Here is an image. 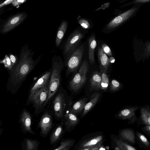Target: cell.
<instances>
[{"label":"cell","instance_id":"cell-1","mask_svg":"<svg viewBox=\"0 0 150 150\" xmlns=\"http://www.w3.org/2000/svg\"><path fill=\"white\" fill-rule=\"evenodd\" d=\"M34 52L29 48L28 45L22 47L17 64L9 71L7 88L11 93L14 94L17 91L26 77L40 61L41 55L34 60Z\"/></svg>","mask_w":150,"mask_h":150},{"label":"cell","instance_id":"cell-2","mask_svg":"<svg viewBox=\"0 0 150 150\" xmlns=\"http://www.w3.org/2000/svg\"><path fill=\"white\" fill-rule=\"evenodd\" d=\"M52 62V72L49 84V92L46 105L58 90L63 68L62 60L59 56L53 57Z\"/></svg>","mask_w":150,"mask_h":150},{"label":"cell","instance_id":"cell-3","mask_svg":"<svg viewBox=\"0 0 150 150\" xmlns=\"http://www.w3.org/2000/svg\"><path fill=\"white\" fill-rule=\"evenodd\" d=\"M49 81L45 85L33 93L30 94L27 104H31L34 108V113L38 115L46 105L49 92Z\"/></svg>","mask_w":150,"mask_h":150},{"label":"cell","instance_id":"cell-4","mask_svg":"<svg viewBox=\"0 0 150 150\" xmlns=\"http://www.w3.org/2000/svg\"><path fill=\"white\" fill-rule=\"evenodd\" d=\"M141 5L142 4H135L130 9L115 17L106 25V30H113L129 21L136 14Z\"/></svg>","mask_w":150,"mask_h":150},{"label":"cell","instance_id":"cell-5","mask_svg":"<svg viewBox=\"0 0 150 150\" xmlns=\"http://www.w3.org/2000/svg\"><path fill=\"white\" fill-rule=\"evenodd\" d=\"M84 50L83 45H81L69 56L66 57L67 74L75 72L78 68L81 62Z\"/></svg>","mask_w":150,"mask_h":150},{"label":"cell","instance_id":"cell-6","mask_svg":"<svg viewBox=\"0 0 150 150\" xmlns=\"http://www.w3.org/2000/svg\"><path fill=\"white\" fill-rule=\"evenodd\" d=\"M89 65L86 60H85L80 66L78 72L69 83L70 89L74 91L79 90L86 82Z\"/></svg>","mask_w":150,"mask_h":150},{"label":"cell","instance_id":"cell-7","mask_svg":"<svg viewBox=\"0 0 150 150\" xmlns=\"http://www.w3.org/2000/svg\"><path fill=\"white\" fill-rule=\"evenodd\" d=\"M27 16V14L24 11L18 12L9 17L2 23L1 33L3 34L11 31L23 22Z\"/></svg>","mask_w":150,"mask_h":150},{"label":"cell","instance_id":"cell-8","mask_svg":"<svg viewBox=\"0 0 150 150\" xmlns=\"http://www.w3.org/2000/svg\"><path fill=\"white\" fill-rule=\"evenodd\" d=\"M84 35L79 30H76L67 39L63 49V54L65 57L71 54L78 47L81 40L84 37Z\"/></svg>","mask_w":150,"mask_h":150},{"label":"cell","instance_id":"cell-9","mask_svg":"<svg viewBox=\"0 0 150 150\" xmlns=\"http://www.w3.org/2000/svg\"><path fill=\"white\" fill-rule=\"evenodd\" d=\"M66 103L65 96L61 92L55 96L52 102V107L55 117L59 119L63 117Z\"/></svg>","mask_w":150,"mask_h":150},{"label":"cell","instance_id":"cell-10","mask_svg":"<svg viewBox=\"0 0 150 150\" xmlns=\"http://www.w3.org/2000/svg\"><path fill=\"white\" fill-rule=\"evenodd\" d=\"M140 107L137 106H127L119 112L117 116L120 119L128 120V122L127 124H134L138 120L136 115V112L139 109Z\"/></svg>","mask_w":150,"mask_h":150},{"label":"cell","instance_id":"cell-11","mask_svg":"<svg viewBox=\"0 0 150 150\" xmlns=\"http://www.w3.org/2000/svg\"><path fill=\"white\" fill-rule=\"evenodd\" d=\"M52 116L46 111L43 115L39 124L42 133L44 135L47 134L52 128Z\"/></svg>","mask_w":150,"mask_h":150},{"label":"cell","instance_id":"cell-12","mask_svg":"<svg viewBox=\"0 0 150 150\" xmlns=\"http://www.w3.org/2000/svg\"><path fill=\"white\" fill-rule=\"evenodd\" d=\"M52 72V68L44 72L32 85L30 90V94L41 88L50 81Z\"/></svg>","mask_w":150,"mask_h":150},{"label":"cell","instance_id":"cell-13","mask_svg":"<svg viewBox=\"0 0 150 150\" xmlns=\"http://www.w3.org/2000/svg\"><path fill=\"white\" fill-rule=\"evenodd\" d=\"M119 137L125 142L133 145L136 143L135 132L134 129L131 128L122 129L120 131Z\"/></svg>","mask_w":150,"mask_h":150},{"label":"cell","instance_id":"cell-14","mask_svg":"<svg viewBox=\"0 0 150 150\" xmlns=\"http://www.w3.org/2000/svg\"><path fill=\"white\" fill-rule=\"evenodd\" d=\"M97 56L100 71L106 74L110 63L109 58L101 47L98 48Z\"/></svg>","mask_w":150,"mask_h":150},{"label":"cell","instance_id":"cell-15","mask_svg":"<svg viewBox=\"0 0 150 150\" xmlns=\"http://www.w3.org/2000/svg\"><path fill=\"white\" fill-rule=\"evenodd\" d=\"M139 109L140 114L137 124L150 125V106L146 105L140 107Z\"/></svg>","mask_w":150,"mask_h":150},{"label":"cell","instance_id":"cell-16","mask_svg":"<svg viewBox=\"0 0 150 150\" xmlns=\"http://www.w3.org/2000/svg\"><path fill=\"white\" fill-rule=\"evenodd\" d=\"M21 123L24 129L30 132L33 133L31 128V117L29 112L25 109L22 111L20 115Z\"/></svg>","mask_w":150,"mask_h":150},{"label":"cell","instance_id":"cell-17","mask_svg":"<svg viewBox=\"0 0 150 150\" xmlns=\"http://www.w3.org/2000/svg\"><path fill=\"white\" fill-rule=\"evenodd\" d=\"M68 23L65 20L62 21L58 29L55 40L56 46L58 47L59 46L63 39L66 30Z\"/></svg>","mask_w":150,"mask_h":150},{"label":"cell","instance_id":"cell-18","mask_svg":"<svg viewBox=\"0 0 150 150\" xmlns=\"http://www.w3.org/2000/svg\"><path fill=\"white\" fill-rule=\"evenodd\" d=\"M101 72L95 71L92 74L90 79V83L92 90L97 91L101 89Z\"/></svg>","mask_w":150,"mask_h":150},{"label":"cell","instance_id":"cell-19","mask_svg":"<svg viewBox=\"0 0 150 150\" xmlns=\"http://www.w3.org/2000/svg\"><path fill=\"white\" fill-rule=\"evenodd\" d=\"M88 56L89 63L91 64L94 63L95 61L94 51L97 45L95 35L92 34L89 37L88 40Z\"/></svg>","mask_w":150,"mask_h":150},{"label":"cell","instance_id":"cell-20","mask_svg":"<svg viewBox=\"0 0 150 150\" xmlns=\"http://www.w3.org/2000/svg\"><path fill=\"white\" fill-rule=\"evenodd\" d=\"M135 136L136 142L139 147L144 149H150V143L142 133L138 131H136Z\"/></svg>","mask_w":150,"mask_h":150},{"label":"cell","instance_id":"cell-21","mask_svg":"<svg viewBox=\"0 0 150 150\" xmlns=\"http://www.w3.org/2000/svg\"><path fill=\"white\" fill-rule=\"evenodd\" d=\"M114 140L116 146L115 149L119 150H138L131 144L123 141L120 137L115 138Z\"/></svg>","mask_w":150,"mask_h":150},{"label":"cell","instance_id":"cell-22","mask_svg":"<svg viewBox=\"0 0 150 150\" xmlns=\"http://www.w3.org/2000/svg\"><path fill=\"white\" fill-rule=\"evenodd\" d=\"M100 94L98 93H94L90 97L91 100L87 103L83 109L82 116L86 115L95 105L97 102Z\"/></svg>","mask_w":150,"mask_h":150},{"label":"cell","instance_id":"cell-23","mask_svg":"<svg viewBox=\"0 0 150 150\" xmlns=\"http://www.w3.org/2000/svg\"><path fill=\"white\" fill-rule=\"evenodd\" d=\"M103 137L99 135L83 141L79 146L80 149L84 147L93 146L102 142Z\"/></svg>","mask_w":150,"mask_h":150},{"label":"cell","instance_id":"cell-24","mask_svg":"<svg viewBox=\"0 0 150 150\" xmlns=\"http://www.w3.org/2000/svg\"><path fill=\"white\" fill-rule=\"evenodd\" d=\"M65 119V125L67 129L74 127L78 123L79 119L74 114L69 111L66 112L64 115Z\"/></svg>","mask_w":150,"mask_h":150},{"label":"cell","instance_id":"cell-25","mask_svg":"<svg viewBox=\"0 0 150 150\" xmlns=\"http://www.w3.org/2000/svg\"><path fill=\"white\" fill-rule=\"evenodd\" d=\"M87 99L83 98L75 103L70 109L69 112L74 114L81 112L83 109L86 103Z\"/></svg>","mask_w":150,"mask_h":150},{"label":"cell","instance_id":"cell-26","mask_svg":"<svg viewBox=\"0 0 150 150\" xmlns=\"http://www.w3.org/2000/svg\"><path fill=\"white\" fill-rule=\"evenodd\" d=\"M74 141L67 140L62 142L60 146L54 150H69L74 144Z\"/></svg>","mask_w":150,"mask_h":150},{"label":"cell","instance_id":"cell-27","mask_svg":"<svg viewBox=\"0 0 150 150\" xmlns=\"http://www.w3.org/2000/svg\"><path fill=\"white\" fill-rule=\"evenodd\" d=\"M62 128L61 125L59 126L53 132L51 137V142L53 143L56 142L61 135Z\"/></svg>","mask_w":150,"mask_h":150},{"label":"cell","instance_id":"cell-28","mask_svg":"<svg viewBox=\"0 0 150 150\" xmlns=\"http://www.w3.org/2000/svg\"><path fill=\"white\" fill-rule=\"evenodd\" d=\"M0 62L3 64L5 67L9 71L12 69L13 67L8 54H6L4 58L1 60Z\"/></svg>","mask_w":150,"mask_h":150},{"label":"cell","instance_id":"cell-29","mask_svg":"<svg viewBox=\"0 0 150 150\" xmlns=\"http://www.w3.org/2000/svg\"><path fill=\"white\" fill-rule=\"evenodd\" d=\"M109 84V79L106 74L101 72V89L105 90L108 88Z\"/></svg>","mask_w":150,"mask_h":150},{"label":"cell","instance_id":"cell-30","mask_svg":"<svg viewBox=\"0 0 150 150\" xmlns=\"http://www.w3.org/2000/svg\"><path fill=\"white\" fill-rule=\"evenodd\" d=\"M121 87L120 83L116 80H112L111 82L110 89L112 91H116L119 90Z\"/></svg>","mask_w":150,"mask_h":150},{"label":"cell","instance_id":"cell-31","mask_svg":"<svg viewBox=\"0 0 150 150\" xmlns=\"http://www.w3.org/2000/svg\"><path fill=\"white\" fill-rule=\"evenodd\" d=\"M102 144V142L97 145L83 148L80 149V150H105Z\"/></svg>","mask_w":150,"mask_h":150},{"label":"cell","instance_id":"cell-32","mask_svg":"<svg viewBox=\"0 0 150 150\" xmlns=\"http://www.w3.org/2000/svg\"><path fill=\"white\" fill-rule=\"evenodd\" d=\"M79 23L83 28L88 29L90 28L91 25L87 20L83 18H80L78 20Z\"/></svg>","mask_w":150,"mask_h":150},{"label":"cell","instance_id":"cell-33","mask_svg":"<svg viewBox=\"0 0 150 150\" xmlns=\"http://www.w3.org/2000/svg\"><path fill=\"white\" fill-rule=\"evenodd\" d=\"M101 47L103 52L108 56H111L112 53L110 47L106 44L103 43L102 44Z\"/></svg>","mask_w":150,"mask_h":150},{"label":"cell","instance_id":"cell-34","mask_svg":"<svg viewBox=\"0 0 150 150\" xmlns=\"http://www.w3.org/2000/svg\"><path fill=\"white\" fill-rule=\"evenodd\" d=\"M11 61L13 68L16 64L18 61V59L17 56L16 54H13L12 53L8 54Z\"/></svg>","mask_w":150,"mask_h":150},{"label":"cell","instance_id":"cell-35","mask_svg":"<svg viewBox=\"0 0 150 150\" xmlns=\"http://www.w3.org/2000/svg\"><path fill=\"white\" fill-rule=\"evenodd\" d=\"M150 2V0H136L133 1L129 4H125V6L129 5L132 4H143L148 3Z\"/></svg>","mask_w":150,"mask_h":150},{"label":"cell","instance_id":"cell-36","mask_svg":"<svg viewBox=\"0 0 150 150\" xmlns=\"http://www.w3.org/2000/svg\"><path fill=\"white\" fill-rule=\"evenodd\" d=\"M142 132L150 137V125H144L141 129Z\"/></svg>","mask_w":150,"mask_h":150},{"label":"cell","instance_id":"cell-37","mask_svg":"<svg viewBox=\"0 0 150 150\" xmlns=\"http://www.w3.org/2000/svg\"><path fill=\"white\" fill-rule=\"evenodd\" d=\"M27 0H13L11 4L13 6L16 7L23 4Z\"/></svg>","mask_w":150,"mask_h":150},{"label":"cell","instance_id":"cell-38","mask_svg":"<svg viewBox=\"0 0 150 150\" xmlns=\"http://www.w3.org/2000/svg\"><path fill=\"white\" fill-rule=\"evenodd\" d=\"M13 1V0H7L1 3L0 4V8H1L6 5L11 3Z\"/></svg>","mask_w":150,"mask_h":150},{"label":"cell","instance_id":"cell-39","mask_svg":"<svg viewBox=\"0 0 150 150\" xmlns=\"http://www.w3.org/2000/svg\"><path fill=\"white\" fill-rule=\"evenodd\" d=\"M109 59L110 63H113L115 61V59L113 57H110Z\"/></svg>","mask_w":150,"mask_h":150},{"label":"cell","instance_id":"cell-40","mask_svg":"<svg viewBox=\"0 0 150 150\" xmlns=\"http://www.w3.org/2000/svg\"><path fill=\"white\" fill-rule=\"evenodd\" d=\"M104 5H103V7H104V9L105 8H108L109 6L110 3H107L104 4Z\"/></svg>","mask_w":150,"mask_h":150},{"label":"cell","instance_id":"cell-41","mask_svg":"<svg viewBox=\"0 0 150 150\" xmlns=\"http://www.w3.org/2000/svg\"><path fill=\"white\" fill-rule=\"evenodd\" d=\"M115 150H118V149H115Z\"/></svg>","mask_w":150,"mask_h":150}]
</instances>
